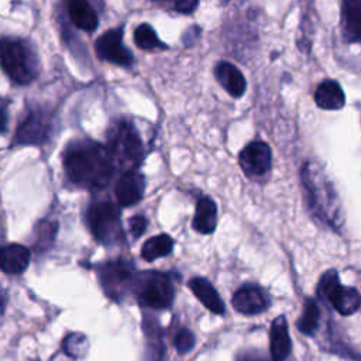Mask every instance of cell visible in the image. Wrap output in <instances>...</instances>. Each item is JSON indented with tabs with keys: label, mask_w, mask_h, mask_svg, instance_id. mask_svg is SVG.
<instances>
[{
	"label": "cell",
	"mask_w": 361,
	"mask_h": 361,
	"mask_svg": "<svg viewBox=\"0 0 361 361\" xmlns=\"http://www.w3.org/2000/svg\"><path fill=\"white\" fill-rule=\"evenodd\" d=\"M338 274L336 269H329L327 272L323 274V276L319 281L317 285V293L322 299H326V296L329 295V292L338 283Z\"/></svg>",
	"instance_id": "4316f807"
},
{
	"label": "cell",
	"mask_w": 361,
	"mask_h": 361,
	"mask_svg": "<svg viewBox=\"0 0 361 361\" xmlns=\"http://www.w3.org/2000/svg\"><path fill=\"white\" fill-rule=\"evenodd\" d=\"M31 254L27 247L10 244L0 248V269L8 275L24 272L30 264Z\"/></svg>",
	"instance_id": "9a60e30c"
},
{
	"label": "cell",
	"mask_w": 361,
	"mask_h": 361,
	"mask_svg": "<svg viewBox=\"0 0 361 361\" xmlns=\"http://www.w3.org/2000/svg\"><path fill=\"white\" fill-rule=\"evenodd\" d=\"M326 299L343 316L355 313L361 306V295L355 288L343 286L340 282L329 292Z\"/></svg>",
	"instance_id": "e0dca14e"
},
{
	"label": "cell",
	"mask_w": 361,
	"mask_h": 361,
	"mask_svg": "<svg viewBox=\"0 0 361 361\" xmlns=\"http://www.w3.org/2000/svg\"><path fill=\"white\" fill-rule=\"evenodd\" d=\"M87 224L94 238L103 244H111L121 235L120 212L110 202H99L87 210Z\"/></svg>",
	"instance_id": "8992f818"
},
{
	"label": "cell",
	"mask_w": 361,
	"mask_h": 361,
	"mask_svg": "<svg viewBox=\"0 0 361 361\" xmlns=\"http://www.w3.org/2000/svg\"><path fill=\"white\" fill-rule=\"evenodd\" d=\"M303 188L309 207L314 216L329 224L333 228H338L341 224V213L334 188L326 179L324 173L314 165L306 164L302 171Z\"/></svg>",
	"instance_id": "7a4b0ae2"
},
{
	"label": "cell",
	"mask_w": 361,
	"mask_h": 361,
	"mask_svg": "<svg viewBox=\"0 0 361 361\" xmlns=\"http://www.w3.org/2000/svg\"><path fill=\"white\" fill-rule=\"evenodd\" d=\"M86 345H87V340L80 333H72V334L66 336L62 341L63 353L68 354L69 357H75V358L83 357V354L86 353Z\"/></svg>",
	"instance_id": "484cf974"
},
{
	"label": "cell",
	"mask_w": 361,
	"mask_h": 361,
	"mask_svg": "<svg viewBox=\"0 0 361 361\" xmlns=\"http://www.w3.org/2000/svg\"><path fill=\"white\" fill-rule=\"evenodd\" d=\"M319 319H320V312L316 300L313 298H306L303 303L302 316L298 320L299 331L306 336H312L319 326Z\"/></svg>",
	"instance_id": "603a6c76"
},
{
	"label": "cell",
	"mask_w": 361,
	"mask_h": 361,
	"mask_svg": "<svg viewBox=\"0 0 361 361\" xmlns=\"http://www.w3.org/2000/svg\"><path fill=\"white\" fill-rule=\"evenodd\" d=\"M269 351L272 361H286L290 354V337L285 316H278L269 330Z\"/></svg>",
	"instance_id": "5bb4252c"
},
{
	"label": "cell",
	"mask_w": 361,
	"mask_h": 361,
	"mask_svg": "<svg viewBox=\"0 0 361 361\" xmlns=\"http://www.w3.org/2000/svg\"><path fill=\"white\" fill-rule=\"evenodd\" d=\"M314 102L320 109L338 110L344 106L345 96L341 86L336 80L322 82L314 92Z\"/></svg>",
	"instance_id": "ffe728a7"
},
{
	"label": "cell",
	"mask_w": 361,
	"mask_h": 361,
	"mask_svg": "<svg viewBox=\"0 0 361 361\" xmlns=\"http://www.w3.org/2000/svg\"><path fill=\"white\" fill-rule=\"evenodd\" d=\"M341 23L345 41L361 44V0H343Z\"/></svg>",
	"instance_id": "2e32d148"
},
{
	"label": "cell",
	"mask_w": 361,
	"mask_h": 361,
	"mask_svg": "<svg viewBox=\"0 0 361 361\" xmlns=\"http://www.w3.org/2000/svg\"><path fill=\"white\" fill-rule=\"evenodd\" d=\"M63 168L73 183L97 189L109 183L114 171V161L109 148L97 142L80 141L66 149Z\"/></svg>",
	"instance_id": "6da1fadb"
},
{
	"label": "cell",
	"mask_w": 361,
	"mask_h": 361,
	"mask_svg": "<svg viewBox=\"0 0 361 361\" xmlns=\"http://www.w3.org/2000/svg\"><path fill=\"white\" fill-rule=\"evenodd\" d=\"M134 290L140 305L151 309L168 307L175 293L171 279L159 272L144 274L135 281Z\"/></svg>",
	"instance_id": "5b68a950"
},
{
	"label": "cell",
	"mask_w": 361,
	"mask_h": 361,
	"mask_svg": "<svg viewBox=\"0 0 361 361\" xmlns=\"http://www.w3.org/2000/svg\"><path fill=\"white\" fill-rule=\"evenodd\" d=\"M189 286H190L193 295L210 312H213L216 314H223L224 313V303H223L220 295L217 293V290L213 288V285L207 279L196 276V278L190 279Z\"/></svg>",
	"instance_id": "d6986e66"
},
{
	"label": "cell",
	"mask_w": 361,
	"mask_h": 361,
	"mask_svg": "<svg viewBox=\"0 0 361 361\" xmlns=\"http://www.w3.org/2000/svg\"><path fill=\"white\" fill-rule=\"evenodd\" d=\"M134 42L141 49H162L166 44L162 42L155 30L149 24H140L134 31Z\"/></svg>",
	"instance_id": "cb8c5ba5"
},
{
	"label": "cell",
	"mask_w": 361,
	"mask_h": 361,
	"mask_svg": "<svg viewBox=\"0 0 361 361\" xmlns=\"http://www.w3.org/2000/svg\"><path fill=\"white\" fill-rule=\"evenodd\" d=\"M56 228L58 224L54 221H48V220H42L37 230H35V250L38 251H44L47 250L49 245H52V241L55 238L56 234Z\"/></svg>",
	"instance_id": "d4e9b609"
},
{
	"label": "cell",
	"mask_w": 361,
	"mask_h": 361,
	"mask_svg": "<svg viewBox=\"0 0 361 361\" xmlns=\"http://www.w3.org/2000/svg\"><path fill=\"white\" fill-rule=\"evenodd\" d=\"M173 248V240L166 234H159L148 238L142 248L141 255L145 261H154L157 258L168 255Z\"/></svg>",
	"instance_id": "7402d4cb"
},
{
	"label": "cell",
	"mask_w": 361,
	"mask_h": 361,
	"mask_svg": "<svg viewBox=\"0 0 361 361\" xmlns=\"http://www.w3.org/2000/svg\"><path fill=\"white\" fill-rule=\"evenodd\" d=\"M199 32H200V28L199 27H190L186 32H185V35H183V38H182V41H183V44L185 45H190L192 42H195L196 39H197V37H199Z\"/></svg>",
	"instance_id": "4dcf8cb0"
},
{
	"label": "cell",
	"mask_w": 361,
	"mask_h": 361,
	"mask_svg": "<svg viewBox=\"0 0 361 361\" xmlns=\"http://www.w3.org/2000/svg\"><path fill=\"white\" fill-rule=\"evenodd\" d=\"M147 228V220L144 216L141 214H137L134 217H131L130 220V230L133 233L134 237H140Z\"/></svg>",
	"instance_id": "f1b7e54d"
},
{
	"label": "cell",
	"mask_w": 361,
	"mask_h": 361,
	"mask_svg": "<svg viewBox=\"0 0 361 361\" xmlns=\"http://www.w3.org/2000/svg\"><path fill=\"white\" fill-rule=\"evenodd\" d=\"M265 292L257 285H244L233 296V307L243 314H257L268 307Z\"/></svg>",
	"instance_id": "8fae6325"
},
{
	"label": "cell",
	"mask_w": 361,
	"mask_h": 361,
	"mask_svg": "<svg viewBox=\"0 0 361 361\" xmlns=\"http://www.w3.org/2000/svg\"><path fill=\"white\" fill-rule=\"evenodd\" d=\"M0 66L18 85L32 82L38 73L34 51L24 39L16 37H0Z\"/></svg>",
	"instance_id": "3957f363"
},
{
	"label": "cell",
	"mask_w": 361,
	"mask_h": 361,
	"mask_svg": "<svg viewBox=\"0 0 361 361\" xmlns=\"http://www.w3.org/2000/svg\"><path fill=\"white\" fill-rule=\"evenodd\" d=\"M217 224V207L210 197H202L196 204L193 228L202 234H210Z\"/></svg>",
	"instance_id": "44dd1931"
},
{
	"label": "cell",
	"mask_w": 361,
	"mask_h": 361,
	"mask_svg": "<svg viewBox=\"0 0 361 361\" xmlns=\"http://www.w3.org/2000/svg\"><path fill=\"white\" fill-rule=\"evenodd\" d=\"M69 18L75 27L82 31L93 32L99 25L97 13L87 0H69L68 4Z\"/></svg>",
	"instance_id": "ac0fdd59"
},
{
	"label": "cell",
	"mask_w": 361,
	"mask_h": 361,
	"mask_svg": "<svg viewBox=\"0 0 361 361\" xmlns=\"http://www.w3.org/2000/svg\"><path fill=\"white\" fill-rule=\"evenodd\" d=\"M49 124V116L45 111L31 110L17 128L14 141L20 145H38L48 137Z\"/></svg>",
	"instance_id": "9c48e42d"
},
{
	"label": "cell",
	"mask_w": 361,
	"mask_h": 361,
	"mask_svg": "<svg viewBox=\"0 0 361 361\" xmlns=\"http://www.w3.org/2000/svg\"><path fill=\"white\" fill-rule=\"evenodd\" d=\"M195 345V336L190 330L188 329H182L179 330V333L175 337V348L178 350L179 354H185L188 351H190Z\"/></svg>",
	"instance_id": "83f0119b"
},
{
	"label": "cell",
	"mask_w": 361,
	"mask_h": 361,
	"mask_svg": "<svg viewBox=\"0 0 361 361\" xmlns=\"http://www.w3.org/2000/svg\"><path fill=\"white\" fill-rule=\"evenodd\" d=\"M94 51L97 56L120 66L133 65V54L123 42V28H113L103 32L94 42Z\"/></svg>",
	"instance_id": "52a82bcc"
},
{
	"label": "cell",
	"mask_w": 361,
	"mask_h": 361,
	"mask_svg": "<svg viewBox=\"0 0 361 361\" xmlns=\"http://www.w3.org/2000/svg\"><path fill=\"white\" fill-rule=\"evenodd\" d=\"M7 121H8L7 107L0 106V134H3L7 130Z\"/></svg>",
	"instance_id": "1f68e13d"
},
{
	"label": "cell",
	"mask_w": 361,
	"mask_h": 361,
	"mask_svg": "<svg viewBox=\"0 0 361 361\" xmlns=\"http://www.w3.org/2000/svg\"><path fill=\"white\" fill-rule=\"evenodd\" d=\"M107 148L114 165L118 164L124 172L134 171L141 162L142 142L131 123L121 121L113 128Z\"/></svg>",
	"instance_id": "277c9868"
},
{
	"label": "cell",
	"mask_w": 361,
	"mask_h": 361,
	"mask_svg": "<svg viewBox=\"0 0 361 361\" xmlns=\"http://www.w3.org/2000/svg\"><path fill=\"white\" fill-rule=\"evenodd\" d=\"M99 275L104 292L110 298L118 300L133 279V267L126 261H113L104 264Z\"/></svg>",
	"instance_id": "ba28073f"
},
{
	"label": "cell",
	"mask_w": 361,
	"mask_h": 361,
	"mask_svg": "<svg viewBox=\"0 0 361 361\" xmlns=\"http://www.w3.org/2000/svg\"><path fill=\"white\" fill-rule=\"evenodd\" d=\"M214 76L223 89L233 97H240L247 89V82L241 71L226 61L219 62L214 66Z\"/></svg>",
	"instance_id": "4fadbf2b"
},
{
	"label": "cell",
	"mask_w": 361,
	"mask_h": 361,
	"mask_svg": "<svg viewBox=\"0 0 361 361\" xmlns=\"http://www.w3.org/2000/svg\"><path fill=\"white\" fill-rule=\"evenodd\" d=\"M199 6V0H176L175 10L182 14H190Z\"/></svg>",
	"instance_id": "f546056e"
},
{
	"label": "cell",
	"mask_w": 361,
	"mask_h": 361,
	"mask_svg": "<svg viewBox=\"0 0 361 361\" xmlns=\"http://www.w3.org/2000/svg\"><path fill=\"white\" fill-rule=\"evenodd\" d=\"M144 193V178L135 171L124 172L117 185L116 196L121 206H133L141 200Z\"/></svg>",
	"instance_id": "7c38bea8"
},
{
	"label": "cell",
	"mask_w": 361,
	"mask_h": 361,
	"mask_svg": "<svg viewBox=\"0 0 361 361\" xmlns=\"http://www.w3.org/2000/svg\"><path fill=\"white\" fill-rule=\"evenodd\" d=\"M238 161L241 169L248 176H261L271 169L272 152L267 142L252 141L240 152Z\"/></svg>",
	"instance_id": "30bf717a"
}]
</instances>
